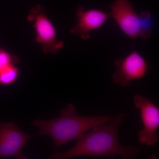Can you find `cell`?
I'll return each instance as SVG.
<instances>
[{
  "label": "cell",
  "instance_id": "6da1fadb",
  "mask_svg": "<svg viewBox=\"0 0 159 159\" xmlns=\"http://www.w3.org/2000/svg\"><path fill=\"white\" fill-rule=\"evenodd\" d=\"M128 114L122 112L108 124L94 127L88 133L83 134L73 148L61 153L54 152L50 158L67 159L82 156L107 157L118 156L124 159H134L140 152L135 146L121 145L119 139L120 125Z\"/></svg>",
  "mask_w": 159,
  "mask_h": 159
},
{
  "label": "cell",
  "instance_id": "52a82bcc",
  "mask_svg": "<svg viewBox=\"0 0 159 159\" xmlns=\"http://www.w3.org/2000/svg\"><path fill=\"white\" fill-rule=\"evenodd\" d=\"M112 18L124 34L132 39L139 37L141 30L140 15L128 0H115L110 6Z\"/></svg>",
  "mask_w": 159,
  "mask_h": 159
},
{
  "label": "cell",
  "instance_id": "8fae6325",
  "mask_svg": "<svg viewBox=\"0 0 159 159\" xmlns=\"http://www.w3.org/2000/svg\"><path fill=\"white\" fill-rule=\"evenodd\" d=\"M19 61L17 57L0 48V71L11 65L17 64Z\"/></svg>",
  "mask_w": 159,
  "mask_h": 159
},
{
  "label": "cell",
  "instance_id": "5b68a950",
  "mask_svg": "<svg viewBox=\"0 0 159 159\" xmlns=\"http://www.w3.org/2000/svg\"><path fill=\"white\" fill-rule=\"evenodd\" d=\"M115 66L116 70L112 76L113 81L122 87L130 85L133 80L144 78L149 68L145 58L136 50L117 59Z\"/></svg>",
  "mask_w": 159,
  "mask_h": 159
},
{
  "label": "cell",
  "instance_id": "30bf717a",
  "mask_svg": "<svg viewBox=\"0 0 159 159\" xmlns=\"http://www.w3.org/2000/svg\"><path fill=\"white\" fill-rule=\"evenodd\" d=\"M19 71L14 65H11L0 71V85L12 84L18 77Z\"/></svg>",
  "mask_w": 159,
  "mask_h": 159
},
{
  "label": "cell",
  "instance_id": "9c48e42d",
  "mask_svg": "<svg viewBox=\"0 0 159 159\" xmlns=\"http://www.w3.org/2000/svg\"><path fill=\"white\" fill-rule=\"evenodd\" d=\"M139 15L141 20V30L139 37L142 39L146 40L151 36L153 19L148 11H142Z\"/></svg>",
  "mask_w": 159,
  "mask_h": 159
},
{
  "label": "cell",
  "instance_id": "277c9868",
  "mask_svg": "<svg viewBox=\"0 0 159 159\" xmlns=\"http://www.w3.org/2000/svg\"><path fill=\"white\" fill-rule=\"evenodd\" d=\"M135 107L140 111L143 129L138 134L140 144L153 146L159 141V109L147 97L136 94L134 97Z\"/></svg>",
  "mask_w": 159,
  "mask_h": 159
},
{
  "label": "cell",
  "instance_id": "ba28073f",
  "mask_svg": "<svg viewBox=\"0 0 159 159\" xmlns=\"http://www.w3.org/2000/svg\"><path fill=\"white\" fill-rule=\"evenodd\" d=\"M77 23L71 29V34L88 40L92 31L102 27L111 18L109 13L98 9L85 10L82 6L77 9L76 15Z\"/></svg>",
  "mask_w": 159,
  "mask_h": 159
},
{
  "label": "cell",
  "instance_id": "3957f363",
  "mask_svg": "<svg viewBox=\"0 0 159 159\" xmlns=\"http://www.w3.org/2000/svg\"><path fill=\"white\" fill-rule=\"evenodd\" d=\"M28 19L34 25L36 41L42 46L45 54H57L64 43L56 38L55 27L45 13L42 6L37 5L30 10Z\"/></svg>",
  "mask_w": 159,
  "mask_h": 159
},
{
  "label": "cell",
  "instance_id": "7a4b0ae2",
  "mask_svg": "<svg viewBox=\"0 0 159 159\" xmlns=\"http://www.w3.org/2000/svg\"><path fill=\"white\" fill-rule=\"evenodd\" d=\"M61 116L50 120L36 119L32 125L39 128V135H48L53 139L55 151L62 145L77 139L83 134L99 125L106 124L118 116H78L76 105L70 103L61 110Z\"/></svg>",
  "mask_w": 159,
  "mask_h": 159
},
{
  "label": "cell",
  "instance_id": "8992f818",
  "mask_svg": "<svg viewBox=\"0 0 159 159\" xmlns=\"http://www.w3.org/2000/svg\"><path fill=\"white\" fill-rule=\"evenodd\" d=\"M31 137L21 130L16 122H0V158L25 159L22 155V149Z\"/></svg>",
  "mask_w": 159,
  "mask_h": 159
}]
</instances>
